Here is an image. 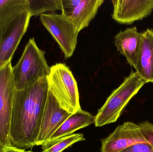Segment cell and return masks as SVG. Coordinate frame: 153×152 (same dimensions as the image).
I'll return each mask as SVG.
<instances>
[{
	"mask_svg": "<svg viewBox=\"0 0 153 152\" xmlns=\"http://www.w3.org/2000/svg\"><path fill=\"white\" fill-rule=\"evenodd\" d=\"M25 150L19 149L13 146H10L5 148L4 152H24Z\"/></svg>",
	"mask_w": 153,
	"mask_h": 152,
	"instance_id": "obj_21",
	"label": "cell"
},
{
	"mask_svg": "<svg viewBox=\"0 0 153 152\" xmlns=\"http://www.w3.org/2000/svg\"><path fill=\"white\" fill-rule=\"evenodd\" d=\"M119 152H153V147L149 143L135 144Z\"/></svg>",
	"mask_w": 153,
	"mask_h": 152,
	"instance_id": "obj_20",
	"label": "cell"
},
{
	"mask_svg": "<svg viewBox=\"0 0 153 152\" xmlns=\"http://www.w3.org/2000/svg\"><path fill=\"white\" fill-rule=\"evenodd\" d=\"M48 93L47 78L16 90L11 121L12 146L26 150L36 146Z\"/></svg>",
	"mask_w": 153,
	"mask_h": 152,
	"instance_id": "obj_1",
	"label": "cell"
},
{
	"mask_svg": "<svg viewBox=\"0 0 153 152\" xmlns=\"http://www.w3.org/2000/svg\"><path fill=\"white\" fill-rule=\"evenodd\" d=\"M27 9L26 0H0V28Z\"/></svg>",
	"mask_w": 153,
	"mask_h": 152,
	"instance_id": "obj_15",
	"label": "cell"
},
{
	"mask_svg": "<svg viewBox=\"0 0 153 152\" xmlns=\"http://www.w3.org/2000/svg\"><path fill=\"white\" fill-rule=\"evenodd\" d=\"M95 116L81 109L72 114L55 132L50 140L72 134L74 132L94 123Z\"/></svg>",
	"mask_w": 153,
	"mask_h": 152,
	"instance_id": "obj_14",
	"label": "cell"
},
{
	"mask_svg": "<svg viewBox=\"0 0 153 152\" xmlns=\"http://www.w3.org/2000/svg\"><path fill=\"white\" fill-rule=\"evenodd\" d=\"M136 72L146 82L153 83V30L142 33V41L135 67Z\"/></svg>",
	"mask_w": 153,
	"mask_h": 152,
	"instance_id": "obj_12",
	"label": "cell"
},
{
	"mask_svg": "<svg viewBox=\"0 0 153 152\" xmlns=\"http://www.w3.org/2000/svg\"><path fill=\"white\" fill-rule=\"evenodd\" d=\"M71 114L61 108L55 97L48 90L36 146L41 145L50 140L55 132Z\"/></svg>",
	"mask_w": 153,
	"mask_h": 152,
	"instance_id": "obj_9",
	"label": "cell"
},
{
	"mask_svg": "<svg viewBox=\"0 0 153 152\" xmlns=\"http://www.w3.org/2000/svg\"><path fill=\"white\" fill-rule=\"evenodd\" d=\"M45 52L39 48L34 38H30L17 64L12 68L16 90H22L47 78L50 72Z\"/></svg>",
	"mask_w": 153,
	"mask_h": 152,
	"instance_id": "obj_2",
	"label": "cell"
},
{
	"mask_svg": "<svg viewBox=\"0 0 153 152\" xmlns=\"http://www.w3.org/2000/svg\"><path fill=\"white\" fill-rule=\"evenodd\" d=\"M148 143L139 125L126 122L118 126L106 138L101 140V152H119L135 144Z\"/></svg>",
	"mask_w": 153,
	"mask_h": 152,
	"instance_id": "obj_8",
	"label": "cell"
},
{
	"mask_svg": "<svg viewBox=\"0 0 153 152\" xmlns=\"http://www.w3.org/2000/svg\"><path fill=\"white\" fill-rule=\"evenodd\" d=\"M113 5L112 18L117 22L129 25L151 15L153 0H116Z\"/></svg>",
	"mask_w": 153,
	"mask_h": 152,
	"instance_id": "obj_10",
	"label": "cell"
},
{
	"mask_svg": "<svg viewBox=\"0 0 153 152\" xmlns=\"http://www.w3.org/2000/svg\"><path fill=\"white\" fill-rule=\"evenodd\" d=\"M103 0H80L69 19L78 32L88 26Z\"/></svg>",
	"mask_w": 153,
	"mask_h": 152,
	"instance_id": "obj_13",
	"label": "cell"
},
{
	"mask_svg": "<svg viewBox=\"0 0 153 152\" xmlns=\"http://www.w3.org/2000/svg\"><path fill=\"white\" fill-rule=\"evenodd\" d=\"M80 0H61L62 14L70 18Z\"/></svg>",
	"mask_w": 153,
	"mask_h": 152,
	"instance_id": "obj_18",
	"label": "cell"
},
{
	"mask_svg": "<svg viewBox=\"0 0 153 152\" xmlns=\"http://www.w3.org/2000/svg\"><path fill=\"white\" fill-rule=\"evenodd\" d=\"M141 41L142 33L138 32L136 27L120 31L114 38V43L117 50L134 68L137 61Z\"/></svg>",
	"mask_w": 153,
	"mask_h": 152,
	"instance_id": "obj_11",
	"label": "cell"
},
{
	"mask_svg": "<svg viewBox=\"0 0 153 152\" xmlns=\"http://www.w3.org/2000/svg\"><path fill=\"white\" fill-rule=\"evenodd\" d=\"M40 20L59 45L65 58H71L76 49L79 32L69 18L62 14L43 13Z\"/></svg>",
	"mask_w": 153,
	"mask_h": 152,
	"instance_id": "obj_6",
	"label": "cell"
},
{
	"mask_svg": "<svg viewBox=\"0 0 153 152\" xmlns=\"http://www.w3.org/2000/svg\"><path fill=\"white\" fill-rule=\"evenodd\" d=\"M31 17L27 9L1 28L0 69L11 62L22 37L27 32Z\"/></svg>",
	"mask_w": 153,
	"mask_h": 152,
	"instance_id": "obj_7",
	"label": "cell"
},
{
	"mask_svg": "<svg viewBox=\"0 0 153 152\" xmlns=\"http://www.w3.org/2000/svg\"><path fill=\"white\" fill-rule=\"evenodd\" d=\"M144 137L153 147V124L145 121L138 124Z\"/></svg>",
	"mask_w": 153,
	"mask_h": 152,
	"instance_id": "obj_19",
	"label": "cell"
},
{
	"mask_svg": "<svg viewBox=\"0 0 153 152\" xmlns=\"http://www.w3.org/2000/svg\"><path fill=\"white\" fill-rule=\"evenodd\" d=\"M5 149V147H4V146H3V145H2L1 144H0V152H4Z\"/></svg>",
	"mask_w": 153,
	"mask_h": 152,
	"instance_id": "obj_22",
	"label": "cell"
},
{
	"mask_svg": "<svg viewBox=\"0 0 153 152\" xmlns=\"http://www.w3.org/2000/svg\"><path fill=\"white\" fill-rule=\"evenodd\" d=\"M10 62L0 69V144L4 147L11 146V121L15 84Z\"/></svg>",
	"mask_w": 153,
	"mask_h": 152,
	"instance_id": "obj_5",
	"label": "cell"
},
{
	"mask_svg": "<svg viewBox=\"0 0 153 152\" xmlns=\"http://www.w3.org/2000/svg\"><path fill=\"white\" fill-rule=\"evenodd\" d=\"M85 140L82 134H72L42 144V152H62L74 144Z\"/></svg>",
	"mask_w": 153,
	"mask_h": 152,
	"instance_id": "obj_16",
	"label": "cell"
},
{
	"mask_svg": "<svg viewBox=\"0 0 153 152\" xmlns=\"http://www.w3.org/2000/svg\"><path fill=\"white\" fill-rule=\"evenodd\" d=\"M31 16H41L46 12L61 10V0H26Z\"/></svg>",
	"mask_w": 153,
	"mask_h": 152,
	"instance_id": "obj_17",
	"label": "cell"
},
{
	"mask_svg": "<svg viewBox=\"0 0 153 152\" xmlns=\"http://www.w3.org/2000/svg\"><path fill=\"white\" fill-rule=\"evenodd\" d=\"M50 68L47 77L48 90L61 108L72 114L82 109L77 83L70 69L62 63H56Z\"/></svg>",
	"mask_w": 153,
	"mask_h": 152,
	"instance_id": "obj_4",
	"label": "cell"
},
{
	"mask_svg": "<svg viewBox=\"0 0 153 152\" xmlns=\"http://www.w3.org/2000/svg\"><path fill=\"white\" fill-rule=\"evenodd\" d=\"M24 152H33L31 151H24Z\"/></svg>",
	"mask_w": 153,
	"mask_h": 152,
	"instance_id": "obj_24",
	"label": "cell"
},
{
	"mask_svg": "<svg viewBox=\"0 0 153 152\" xmlns=\"http://www.w3.org/2000/svg\"><path fill=\"white\" fill-rule=\"evenodd\" d=\"M1 30L0 28V43H1Z\"/></svg>",
	"mask_w": 153,
	"mask_h": 152,
	"instance_id": "obj_23",
	"label": "cell"
},
{
	"mask_svg": "<svg viewBox=\"0 0 153 152\" xmlns=\"http://www.w3.org/2000/svg\"><path fill=\"white\" fill-rule=\"evenodd\" d=\"M146 82L136 72L132 71L123 83L111 94L95 116L96 127L116 122L130 100Z\"/></svg>",
	"mask_w": 153,
	"mask_h": 152,
	"instance_id": "obj_3",
	"label": "cell"
}]
</instances>
